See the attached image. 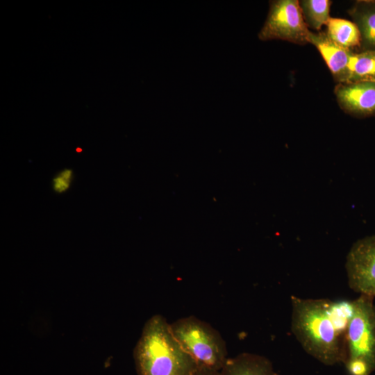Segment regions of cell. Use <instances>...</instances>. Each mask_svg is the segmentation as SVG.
Masks as SVG:
<instances>
[{"instance_id":"cell-9","label":"cell","mask_w":375,"mask_h":375,"mask_svg":"<svg viewBox=\"0 0 375 375\" xmlns=\"http://www.w3.org/2000/svg\"><path fill=\"white\" fill-rule=\"evenodd\" d=\"M360 35V51H375V0H358L348 10Z\"/></svg>"},{"instance_id":"cell-2","label":"cell","mask_w":375,"mask_h":375,"mask_svg":"<svg viewBox=\"0 0 375 375\" xmlns=\"http://www.w3.org/2000/svg\"><path fill=\"white\" fill-rule=\"evenodd\" d=\"M133 359L138 375H194L198 368L160 315L145 322L133 349Z\"/></svg>"},{"instance_id":"cell-15","label":"cell","mask_w":375,"mask_h":375,"mask_svg":"<svg viewBox=\"0 0 375 375\" xmlns=\"http://www.w3.org/2000/svg\"><path fill=\"white\" fill-rule=\"evenodd\" d=\"M345 364L350 375H369L374 371L369 364L358 359H347Z\"/></svg>"},{"instance_id":"cell-17","label":"cell","mask_w":375,"mask_h":375,"mask_svg":"<svg viewBox=\"0 0 375 375\" xmlns=\"http://www.w3.org/2000/svg\"><path fill=\"white\" fill-rule=\"evenodd\" d=\"M82 151V150H81V149H80V148H77V149H76V151H77V152H80V151Z\"/></svg>"},{"instance_id":"cell-16","label":"cell","mask_w":375,"mask_h":375,"mask_svg":"<svg viewBox=\"0 0 375 375\" xmlns=\"http://www.w3.org/2000/svg\"><path fill=\"white\" fill-rule=\"evenodd\" d=\"M194 375H219V371L198 367Z\"/></svg>"},{"instance_id":"cell-12","label":"cell","mask_w":375,"mask_h":375,"mask_svg":"<svg viewBox=\"0 0 375 375\" xmlns=\"http://www.w3.org/2000/svg\"><path fill=\"white\" fill-rule=\"evenodd\" d=\"M326 35L338 44L351 49L360 46V35L357 26L345 19L331 17L326 24Z\"/></svg>"},{"instance_id":"cell-13","label":"cell","mask_w":375,"mask_h":375,"mask_svg":"<svg viewBox=\"0 0 375 375\" xmlns=\"http://www.w3.org/2000/svg\"><path fill=\"white\" fill-rule=\"evenodd\" d=\"M331 1L329 0H302L299 1L300 8L308 26L314 30L320 31L326 25L330 17Z\"/></svg>"},{"instance_id":"cell-1","label":"cell","mask_w":375,"mask_h":375,"mask_svg":"<svg viewBox=\"0 0 375 375\" xmlns=\"http://www.w3.org/2000/svg\"><path fill=\"white\" fill-rule=\"evenodd\" d=\"M291 329L304 351L326 365L347 360L353 301L291 297Z\"/></svg>"},{"instance_id":"cell-3","label":"cell","mask_w":375,"mask_h":375,"mask_svg":"<svg viewBox=\"0 0 375 375\" xmlns=\"http://www.w3.org/2000/svg\"><path fill=\"white\" fill-rule=\"evenodd\" d=\"M174 338L194 360L198 367L216 371L227 360V349L219 333L194 316L182 317L170 324Z\"/></svg>"},{"instance_id":"cell-11","label":"cell","mask_w":375,"mask_h":375,"mask_svg":"<svg viewBox=\"0 0 375 375\" xmlns=\"http://www.w3.org/2000/svg\"><path fill=\"white\" fill-rule=\"evenodd\" d=\"M356 82L375 83V51L352 53L346 83Z\"/></svg>"},{"instance_id":"cell-7","label":"cell","mask_w":375,"mask_h":375,"mask_svg":"<svg viewBox=\"0 0 375 375\" xmlns=\"http://www.w3.org/2000/svg\"><path fill=\"white\" fill-rule=\"evenodd\" d=\"M338 104L349 115L358 117L375 116V83H338L335 88Z\"/></svg>"},{"instance_id":"cell-14","label":"cell","mask_w":375,"mask_h":375,"mask_svg":"<svg viewBox=\"0 0 375 375\" xmlns=\"http://www.w3.org/2000/svg\"><path fill=\"white\" fill-rule=\"evenodd\" d=\"M73 179V171L70 169H65L60 171L52 179V188L57 193L66 192L70 187Z\"/></svg>"},{"instance_id":"cell-10","label":"cell","mask_w":375,"mask_h":375,"mask_svg":"<svg viewBox=\"0 0 375 375\" xmlns=\"http://www.w3.org/2000/svg\"><path fill=\"white\" fill-rule=\"evenodd\" d=\"M219 375H278L271 361L265 356L242 353L228 358Z\"/></svg>"},{"instance_id":"cell-6","label":"cell","mask_w":375,"mask_h":375,"mask_svg":"<svg viewBox=\"0 0 375 375\" xmlns=\"http://www.w3.org/2000/svg\"><path fill=\"white\" fill-rule=\"evenodd\" d=\"M345 269L353 290L375 297V235L353 244L346 258Z\"/></svg>"},{"instance_id":"cell-5","label":"cell","mask_w":375,"mask_h":375,"mask_svg":"<svg viewBox=\"0 0 375 375\" xmlns=\"http://www.w3.org/2000/svg\"><path fill=\"white\" fill-rule=\"evenodd\" d=\"M310 31L297 0H275L269 9L263 26L258 33L262 41L281 40L297 44L308 42Z\"/></svg>"},{"instance_id":"cell-4","label":"cell","mask_w":375,"mask_h":375,"mask_svg":"<svg viewBox=\"0 0 375 375\" xmlns=\"http://www.w3.org/2000/svg\"><path fill=\"white\" fill-rule=\"evenodd\" d=\"M373 298L360 294L353 301V311L347 331V360H363L375 370V306Z\"/></svg>"},{"instance_id":"cell-8","label":"cell","mask_w":375,"mask_h":375,"mask_svg":"<svg viewBox=\"0 0 375 375\" xmlns=\"http://www.w3.org/2000/svg\"><path fill=\"white\" fill-rule=\"evenodd\" d=\"M308 42L317 48L334 79L338 83H346L348 65L353 51L334 42L325 32L310 31Z\"/></svg>"}]
</instances>
